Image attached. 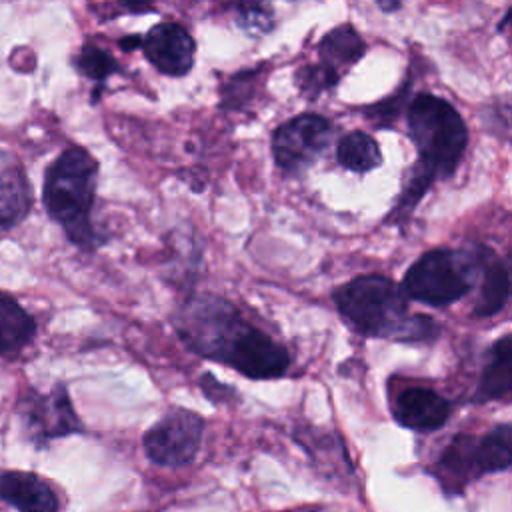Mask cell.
<instances>
[{
    "mask_svg": "<svg viewBox=\"0 0 512 512\" xmlns=\"http://www.w3.org/2000/svg\"><path fill=\"white\" fill-rule=\"evenodd\" d=\"M338 164L350 172L366 174L382 164V152L372 136L362 130L348 132L336 146Z\"/></svg>",
    "mask_w": 512,
    "mask_h": 512,
    "instance_id": "cell-18",
    "label": "cell"
},
{
    "mask_svg": "<svg viewBox=\"0 0 512 512\" xmlns=\"http://www.w3.org/2000/svg\"><path fill=\"white\" fill-rule=\"evenodd\" d=\"M510 424L492 428L482 438L458 434L440 454L434 474L446 490H460L482 474L506 470L512 460Z\"/></svg>",
    "mask_w": 512,
    "mask_h": 512,
    "instance_id": "cell-6",
    "label": "cell"
},
{
    "mask_svg": "<svg viewBox=\"0 0 512 512\" xmlns=\"http://www.w3.org/2000/svg\"><path fill=\"white\" fill-rule=\"evenodd\" d=\"M38 326L28 310L8 292L0 290V356L20 354L34 338Z\"/></svg>",
    "mask_w": 512,
    "mask_h": 512,
    "instance_id": "cell-16",
    "label": "cell"
},
{
    "mask_svg": "<svg viewBox=\"0 0 512 512\" xmlns=\"http://www.w3.org/2000/svg\"><path fill=\"white\" fill-rule=\"evenodd\" d=\"M450 402L426 386H404L392 398V414L398 424L416 432H432L450 418Z\"/></svg>",
    "mask_w": 512,
    "mask_h": 512,
    "instance_id": "cell-11",
    "label": "cell"
},
{
    "mask_svg": "<svg viewBox=\"0 0 512 512\" xmlns=\"http://www.w3.org/2000/svg\"><path fill=\"white\" fill-rule=\"evenodd\" d=\"M332 124L320 114H300L280 124L272 134V156L286 174H302L328 148Z\"/></svg>",
    "mask_w": 512,
    "mask_h": 512,
    "instance_id": "cell-8",
    "label": "cell"
},
{
    "mask_svg": "<svg viewBox=\"0 0 512 512\" xmlns=\"http://www.w3.org/2000/svg\"><path fill=\"white\" fill-rule=\"evenodd\" d=\"M366 52L362 36L348 24L332 28L318 44V56L324 68L342 78V74L354 66Z\"/></svg>",
    "mask_w": 512,
    "mask_h": 512,
    "instance_id": "cell-17",
    "label": "cell"
},
{
    "mask_svg": "<svg viewBox=\"0 0 512 512\" xmlns=\"http://www.w3.org/2000/svg\"><path fill=\"white\" fill-rule=\"evenodd\" d=\"M98 160L80 146H68L46 168L42 204L60 224L66 238L80 250L92 252L106 242V234L92 222L96 200Z\"/></svg>",
    "mask_w": 512,
    "mask_h": 512,
    "instance_id": "cell-4",
    "label": "cell"
},
{
    "mask_svg": "<svg viewBox=\"0 0 512 512\" xmlns=\"http://www.w3.org/2000/svg\"><path fill=\"white\" fill-rule=\"evenodd\" d=\"M236 8V24L250 36H264L274 26V14L268 4L240 2Z\"/></svg>",
    "mask_w": 512,
    "mask_h": 512,
    "instance_id": "cell-21",
    "label": "cell"
},
{
    "mask_svg": "<svg viewBox=\"0 0 512 512\" xmlns=\"http://www.w3.org/2000/svg\"><path fill=\"white\" fill-rule=\"evenodd\" d=\"M378 8L384 12H390V10H398L400 4L398 2H378Z\"/></svg>",
    "mask_w": 512,
    "mask_h": 512,
    "instance_id": "cell-25",
    "label": "cell"
},
{
    "mask_svg": "<svg viewBox=\"0 0 512 512\" xmlns=\"http://www.w3.org/2000/svg\"><path fill=\"white\" fill-rule=\"evenodd\" d=\"M406 126L418 152V164L408 170L398 202L390 212V218L398 222L418 206L436 180L454 174L468 144V128L462 116L436 94L422 92L410 100Z\"/></svg>",
    "mask_w": 512,
    "mask_h": 512,
    "instance_id": "cell-2",
    "label": "cell"
},
{
    "mask_svg": "<svg viewBox=\"0 0 512 512\" xmlns=\"http://www.w3.org/2000/svg\"><path fill=\"white\" fill-rule=\"evenodd\" d=\"M294 82L302 96H306L308 100H314L322 92L338 86L340 76H336L322 64H302L294 74Z\"/></svg>",
    "mask_w": 512,
    "mask_h": 512,
    "instance_id": "cell-20",
    "label": "cell"
},
{
    "mask_svg": "<svg viewBox=\"0 0 512 512\" xmlns=\"http://www.w3.org/2000/svg\"><path fill=\"white\" fill-rule=\"evenodd\" d=\"M72 64L82 76H86L88 80L94 82L92 102H98L106 78H110L112 74H116L120 70L114 56L96 44H84L80 48V52L72 58Z\"/></svg>",
    "mask_w": 512,
    "mask_h": 512,
    "instance_id": "cell-19",
    "label": "cell"
},
{
    "mask_svg": "<svg viewBox=\"0 0 512 512\" xmlns=\"http://www.w3.org/2000/svg\"><path fill=\"white\" fill-rule=\"evenodd\" d=\"M18 416L28 442L36 448H44L56 438L84 432L64 384H54L50 392L28 388L18 400Z\"/></svg>",
    "mask_w": 512,
    "mask_h": 512,
    "instance_id": "cell-7",
    "label": "cell"
},
{
    "mask_svg": "<svg viewBox=\"0 0 512 512\" xmlns=\"http://www.w3.org/2000/svg\"><path fill=\"white\" fill-rule=\"evenodd\" d=\"M120 46H122V50H136V48H140V36H124V38H120Z\"/></svg>",
    "mask_w": 512,
    "mask_h": 512,
    "instance_id": "cell-24",
    "label": "cell"
},
{
    "mask_svg": "<svg viewBox=\"0 0 512 512\" xmlns=\"http://www.w3.org/2000/svg\"><path fill=\"white\" fill-rule=\"evenodd\" d=\"M0 502L18 512H60L56 488L36 472L0 468Z\"/></svg>",
    "mask_w": 512,
    "mask_h": 512,
    "instance_id": "cell-12",
    "label": "cell"
},
{
    "mask_svg": "<svg viewBox=\"0 0 512 512\" xmlns=\"http://www.w3.org/2000/svg\"><path fill=\"white\" fill-rule=\"evenodd\" d=\"M478 278V260L470 250L436 248L424 252L404 274L402 292L428 306H446L460 300Z\"/></svg>",
    "mask_w": 512,
    "mask_h": 512,
    "instance_id": "cell-5",
    "label": "cell"
},
{
    "mask_svg": "<svg viewBox=\"0 0 512 512\" xmlns=\"http://www.w3.org/2000/svg\"><path fill=\"white\" fill-rule=\"evenodd\" d=\"M204 420L186 408L168 410L142 438L146 456L160 466L190 464L200 448Z\"/></svg>",
    "mask_w": 512,
    "mask_h": 512,
    "instance_id": "cell-9",
    "label": "cell"
},
{
    "mask_svg": "<svg viewBox=\"0 0 512 512\" xmlns=\"http://www.w3.org/2000/svg\"><path fill=\"white\" fill-rule=\"evenodd\" d=\"M512 388V338L504 334L498 342L492 344L488 352V362L480 374L474 402L504 400L510 396Z\"/></svg>",
    "mask_w": 512,
    "mask_h": 512,
    "instance_id": "cell-15",
    "label": "cell"
},
{
    "mask_svg": "<svg viewBox=\"0 0 512 512\" xmlns=\"http://www.w3.org/2000/svg\"><path fill=\"white\" fill-rule=\"evenodd\" d=\"M34 204L32 184L22 162L0 148V236L16 228Z\"/></svg>",
    "mask_w": 512,
    "mask_h": 512,
    "instance_id": "cell-13",
    "label": "cell"
},
{
    "mask_svg": "<svg viewBox=\"0 0 512 512\" xmlns=\"http://www.w3.org/2000/svg\"><path fill=\"white\" fill-rule=\"evenodd\" d=\"M140 48L148 62L166 76H184L194 66L196 42L178 22L154 24L140 36Z\"/></svg>",
    "mask_w": 512,
    "mask_h": 512,
    "instance_id": "cell-10",
    "label": "cell"
},
{
    "mask_svg": "<svg viewBox=\"0 0 512 512\" xmlns=\"http://www.w3.org/2000/svg\"><path fill=\"white\" fill-rule=\"evenodd\" d=\"M174 328L192 352L222 362L246 378H280L290 368L288 350L216 294L192 296L176 314Z\"/></svg>",
    "mask_w": 512,
    "mask_h": 512,
    "instance_id": "cell-1",
    "label": "cell"
},
{
    "mask_svg": "<svg viewBox=\"0 0 512 512\" xmlns=\"http://www.w3.org/2000/svg\"><path fill=\"white\" fill-rule=\"evenodd\" d=\"M258 76V70H244L234 74L232 78L226 80V84H222V100H220V108L226 110H234L246 104V100H250L252 96L246 92V86H254V80Z\"/></svg>",
    "mask_w": 512,
    "mask_h": 512,
    "instance_id": "cell-22",
    "label": "cell"
},
{
    "mask_svg": "<svg viewBox=\"0 0 512 512\" xmlns=\"http://www.w3.org/2000/svg\"><path fill=\"white\" fill-rule=\"evenodd\" d=\"M334 304L344 322L368 338L428 342L436 338L434 318L410 314L402 288L382 276L364 274L334 290Z\"/></svg>",
    "mask_w": 512,
    "mask_h": 512,
    "instance_id": "cell-3",
    "label": "cell"
},
{
    "mask_svg": "<svg viewBox=\"0 0 512 512\" xmlns=\"http://www.w3.org/2000/svg\"><path fill=\"white\" fill-rule=\"evenodd\" d=\"M200 388H202V392L212 400V402H228L230 398H234L236 396V392H234V388H228V386H224L222 382H218L212 374H202V378H200Z\"/></svg>",
    "mask_w": 512,
    "mask_h": 512,
    "instance_id": "cell-23",
    "label": "cell"
},
{
    "mask_svg": "<svg viewBox=\"0 0 512 512\" xmlns=\"http://www.w3.org/2000/svg\"><path fill=\"white\" fill-rule=\"evenodd\" d=\"M472 250L478 260V274H482L474 314L478 318H488L498 314L510 298L508 264L484 244H472Z\"/></svg>",
    "mask_w": 512,
    "mask_h": 512,
    "instance_id": "cell-14",
    "label": "cell"
}]
</instances>
